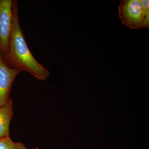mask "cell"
I'll return each instance as SVG.
<instances>
[{
	"mask_svg": "<svg viewBox=\"0 0 149 149\" xmlns=\"http://www.w3.org/2000/svg\"><path fill=\"white\" fill-rule=\"evenodd\" d=\"M19 6L13 0V25L6 54L3 57L8 66L26 71L38 80L47 79L50 72L35 58L28 47L19 23Z\"/></svg>",
	"mask_w": 149,
	"mask_h": 149,
	"instance_id": "obj_1",
	"label": "cell"
},
{
	"mask_svg": "<svg viewBox=\"0 0 149 149\" xmlns=\"http://www.w3.org/2000/svg\"><path fill=\"white\" fill-rule=\"evenodd\" d=\"M118 16L123 24L131 29L149 28V10L143 8L140 0H123Z\"/></svg>",
	"mask_w": 149,
	"mask_h": 149,
	"instance_id": "obj_2",
	"label": "cell"
},
{
	"mask_svg": "<svg viewBox=\"0 0 149 149\" xmlns=\"http://www.w3.org/2000/svg\"><path fill=\"white\" fill-rule=\"evenodd\" d=\"M13 0H0V54L5 56L13 25Z\"/></svg>",
	"mask_w": 149,
	"mask_h": 149,
	"instance_id": "obj_3",
	"label": "cell"
},
{
	"mask_svg": "<svg viewBox=\"0 0 149 149\" xmlns=\"http://www.w3.org/2000/svg\"><path fill=\"white\" fill-rule=\"evenodd\" d=\"M21 70L8 66L0 54V107L10 100L12 86Z\"/></svg>",
	"mask_w": 149,
	"mask_h": 149,
	"instance_id": "obj_4",
	"label": "cell"
},
{
	"mask_svg": "<svg viewBox=\"0 0 149 149\" xmlns=\"http://www.w3.org/2000/svg\"><path fill=\"white\" fill-rule=\"evenodd\" d=\"M13 114L11 99L0 107V139L9 136L10 125Z\"/></svg>",
	"mask_w": 149,
	"mask_h": 149,
	"instance_id": "obj_5",
	"label": "cell"
},
{
	"mask_svg": "<svg viewBox=\"0 0 149 149\" xmlns=\"http://www.w3.org/2000/svg\"><path fill=\"white\" fill-rule=\"evenodd\" d=\"M0 149H27L23 143L14 142L10 136L0 139Z\"/></svg>",
	"mask_w": 149,
	"mask_h": 149,
	"instance_id": "obj_6",
	"label": "cell"
}]
</instances>
